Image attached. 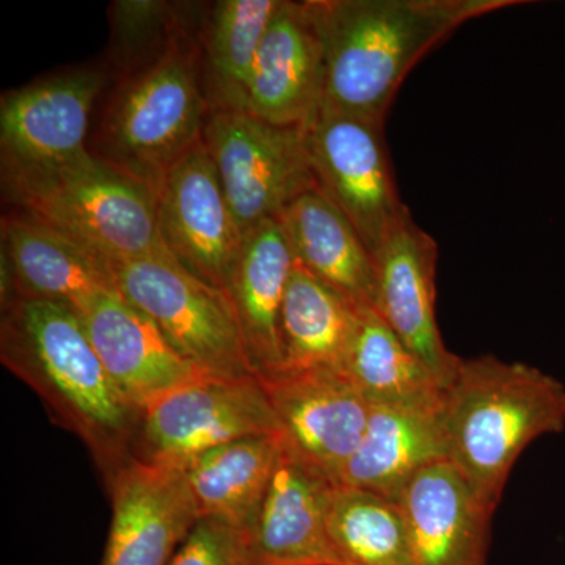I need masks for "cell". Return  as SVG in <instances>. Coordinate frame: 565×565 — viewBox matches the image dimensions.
<instances>
[{"instance_id":"obj_25","label":"cell","mask_w":565,"mask_h":565,"mask_svg":"<svg viewBox=\"0 0 565 565\" xmlns=\"http://www.w3.org/2000/svg\"><path fill=\"white\" fill-rule=\"evenodd\" d=\"M280 0H222L204 28L203 90L210 111H245L256 55Z\"/></svg>"},{"instance_id":"obj_19","label":"cell","mask_w":565,"mask_h":565,"mask_svg":"<svg viewBox=\"0 0 565 565\" xmlns=\"http://www.w3.org/2000/svg\"><path fill=\"white\" fill-rule=\"evenodd\" d=\"M2 258L7 300H44L81 315L96 297L117 289L110 263L24 212L3 217Z\"/></svg>"},{"instance_id":"obj_12","label":"cell","mask_w":565,"mask_h":565,"mask_svg":"<svg viewBox=\"0 0 565 565\" xmlns=\"http://www.w3.org/2000/svg\"><path fill=\"white\" fill-rule=\"evenodd\" d=\"M111 523L102 565H169L200 520L180 465L128 457L109 471Z\"/></svg>"},{"instance_id":"obj_4","label":"cell","mask_w":565,"mask_h":565,"mask_svg":"<svg viewBox=\"0 0 565 565\" xmlns=\"http://www.w3.org/2000/svg\"><path fill=\"white\" fill-rule=\"evenodd\" d=\"M7 199L107 263L169 252L156 192L87 151L58 166L2 170Z\"/></svg>"},{"instance_id":"obj_23","label":"cell","mask_w":565,"mask_h":565,"mask_svg":"<svg viewBox=\"0 0 565 565\" xmlns=\"http://www.w3.org/2000/svg\"><path fill=\"white\" fill-rule=\"evenodd\" d=\"M282 448L281 434L217 446L180 465L200 519L253 533Z\"/></svg>"},{"instance_id":"obj_28","label":"cell","mask_w":565,"mask_h":565,"mask_svg":"<svg viewBox=\"0 0 565 565\" xmlns=\"http://www.w3.org/2000/svg\"><path fill=\"white\" fill-rule=\"evenodd\" d=\"M252 534L215 519H200L169 565H248Z\"/></svg>"},{"instance_id":"obj_21","label":"cell","mask_w":565,"mask_h":565,"mask_svg":"<svg viewBox=\"0 0 565 565\" xmlns=\"http://www.w3.org/2000/svg\"><path fill=\"white\" fill-rule=\"evenodd\" d=\"M294 263L281 218L264 222L244 237L225 289L258 377L275 374L282 366L281 307Z\"/></svg>"},{"instance_id":"obj_7","label":"cell","mask_w":565,"mask_h":565,"mask_svg":"<svg viewBox=\"0 0 565 565\" xmlns=\"http://www.w3.org/2000/svg\"><path fill=\"white\" fill-rule=\"evenodd\" d=\"M202 140L243 237L281 218L296 196L318 184L302 129L269 125L247 111H210Z\"/></svg>"},{"instance_id":"obj_5","label":"cell","mask_w":565,"mask_h":565,"mask_svg":"<svg viewBox=\"0 0 565 565\" xmlns=\"http://www.w3.org/2000/svg\"><path fill=\"white\" fill-rule=\"evenodd\" d=\"M207 115L200 46L173 33L158 61L115 96L93 154L158 192L174 163L202 140Z\"/></svg>"},{"instance_id":"obj_14","label":"cell","mask_w":565,"mask_h":565,"mask_svg":"<svg viewBox=\"0 0 565 565\" xmlns=\"http://www.w3.org/2000/svg\"><path fill=\"white\" fill-rule=\"evenodd\" d=\"M323 41L313 2L280 0L256 55L245 111L308 131L321 114Z\"/></svg>"},{"instance_id":"obj_1","label":"cell","mask_w":565,"mask_h":565,"mask_svg":"<svg viewBox=\"0 0 565 565\" xmlns=\"http://www.w3.org/2000/svg\"><path fill=\"white\" fill-rule=\"evenodd\" d=\"M323 41L321 114L385 122L424 55L465 22L514 0H311Z\"/></svg>"},{"instance_id":"obj_3","label":"cell","mask_w":565,"mask_h":565,"mask_svg":"<svg viewBox=\"0 0 565 565\" xmlns=\"http://www.w3.org/2000/svg\"><path fill=\"white\" fill-rule=\"evenodd\" d=\"M440 415L448 462L497 509L527 446L564 433L565 385L531 364L460 359L441 394Z\"/></svg>"},{"instance_id":"obj_10","label":"cell","mask_w":565,"mask_h":565,"mask_svg":"<svg viewBox=\"0 0 565 565\" xmlns=\"http://www.w3.org/2000/svg\"><path fill=\"white\" fill-rule=\"evenodd\" d=\"M156 212L170 255L200 280L225 291L244 237L203 140L163 178Z\"/></svg>"},{"instance_id":"obj_20","label":"cell","mask_w":565,"mask_h":565,"mask_svg":"<svg viewBox=\"0 0 565 565\" xmlns=\"http://www.w3.org/2000/svg\"><path fill=\"white\" fill-rule=\"evenodd\" d=\"M440 404L371 405L362 441L338 486L396 501L423 468L448 460Z\"/></svg>"},{"instance_id":"obj_8","label":"cell","mask_w":565,"mask_h":565,"mask_svg":"<svg viewBox=\"0 0 565 565\" xmlns=\"http://www.w3.org/2000/svg\"><path fill=\"white\" fill-rule=\"evenodd\" d=\"M281 434L258 375H202L140 412L132 446L150 462L182 465L217 446Z\"/></svg>"},{"instance_id":"obj_22","label":"cell","mask_w":565,"mask_h":565,"mask_svg":"<svg viewBox=\"0 0 565 565\" xmlns=\"http://www.w3.org/2000/svg\"><path fill=\"white\" fill-rule=\"evenodd\" d=\"M294 258L355 308H375V262L352 223L318 184L281 215Z\"/></svg>"},{"instance_id":"obj_13","label":"cell","mask_w":565,"mask_h":565,"mask_svg":"<svg viewBox=\"0 0 565 565\" xmlns=\"http://www.w3.org/2000/svg\"><path fill=\"white\" fill-rule=\"evenodd\" d=\"M103 87L99 71L77 70L6 93L0 103L2 170L58 166L85 154Z\"/></svg>"},{"instance_id":"obj_24","label":"cell","mask_w":565,"mask_h":565,"mask_svg":"<svg viewBox=\"0 0 565 565\" xmlns=\"http://www.w3.org/2000/svg\"><path fill=\"white\" fill-rule=\"evenodd\" d=\"M340 371L371 405L438 404L445 390L375 308L359 310Z\"/></svg>"},{"instance_id":"obj_11","label":"cell","mask_w":565,"mask_h":565,"mask_svg":"<svg viewBox=\"0 0 565 565\" xmlns=\"http://www.w3.org/2000/svg\"><path fill=\"white\" fill-rule=\"evenodd\" d=\"M262 379L285 444L340 484L345 463L359 448L371 404L341 371L332 367L280 370Z\"/></svg>"},{"instance_id":"obj_17","label":"cell","mask_w":565,"mask_h":565,"mask_svg":"<svg viewBox=\"0 0 565 565\" xmlns=\"http://www.w3.org/2000/svg\"><path fill=\"white\" fill-rule=\"evenodd\" d=\"M79 318L111 381L137 411L206 375L117 289L96 297Z\"/></svg>"},{"instance_id":"obj_2","label":"cell","mask_w":565,"mask_h":565,"mask_svg":"<svg viewBox=\"0 0 565 565\" xmlns=\"http://www.w3.org/2000/svg\"><path fill=\"white\" fill-rule=\"evenodd\" d=\"M0 352L3 364L40 393L107 473L132 456L140 411L111 381L79 315L11 297L3 305Z\"/></svg>"},{"instance_id":"obj_29","label":"cell","mask_w":565,"mask_h":565,"mask_svg":"<svg viewBox=\"0 0 565 565\" xmlns=\"http://www.w3.org/2000/svg\"><path fill=\"white\" fill-rule=\"evenodd\" d=\"M114 10L118 35L129 43L150 39L152 33L159 31L169 20V6L162 2H118L115 3Z\"/></svg>"},{"instance_id":"obj_16","label":"cell","mask_w":565,"mask_h":565,"mask_svg":"<svg viewBox=\"0 0 565 565\" xmlns=\"http://www.w3.org/2000/svg\"><path fill=\"white\" fill-rule=\"evenodd\" d=\"M396 504L419 565H492L490 531L497 509L448 460L416 473Z\"/></svg>"},{"instance_id":"obj_27","label":"cell","mask_w":565,"mask_h":565,"mask_svg":"<svg viewBox=\"0 0 565 565\" xmlns=\"http://www.w3.org/2000/svg\"><path fill=\"white\" fill-rule=\"evenodd\" d=\"M329 527L344 565H419L399 505L381 494L334 487Z\"/></svg>"},{"instance_id":"obj_15","label":"cell","mask_w":565,"mask_h":565,"mask_svg":"<svg viewBox=\"0 0 565 565\" xmlns=\"http://www.w3.org/2000/svg\"><path fill=\"white\" fill-rule=\"evenodd\" d=\"M375 311L444 386L460 356L449 352L438 329V245L416 225L412 214L394 226L374 255Z\"/></svg>"},{"instance_id":"obj_26","label":"cell","mask_w":565,"mask_h":565,"mask_svg":"<svg viewBox=\"0 0 565 565\" xmlns=\"http://www.w3.org/2000/svg\"><path fill=\"white\" fill-rule=\"evenodd\" d=\"M356 315L359 308L299 263H294L281 307V370L332 367L340 371Z\"/></svg>"},{"instance_id":"obj_9","label":"cell","mask_w":565,"mask_h":565,"mask_svg":"<svg viewBox=\"0 0 565 565\" xmlns=\"http://www.w3.org/2000/svg\"><path fill=\"white\" fill-rule=\"evenodd\" d=\"M385 122L319 115L307 131L316 181L375 255L404 217L386 147Z\"/></svg>"},{"instance_id":"obj_6","label":"cell","mask_w":565,"mask_h":565,"mask_svg":"<svg viewBox=\"0 0 565 565\" xmlns=\"http://www.w3.org/2000/svg\"><path fill=\"white\" fill-rule=\"evenodd\" d=\"M110 269L117 291L196 370L215 377L258 375L226 291L200 280L169 252L114 263Z\"/></svg>"},{"instance_id":"obj_18","label":"cell","mask_w":565,"mask_h":565,"mask_svg":"<svg viewBox=\"0 0 565 565\" xmlns=\"http://www.w3.org/2000/svg\"><path fill=\"white\" fill-rule=\"evenodd\" d=\"M333 484L282 440L280 459L252 533V563L344 565L330 535Z\"/></svg>"},{"instance_id":"obj_30","label":"cell","mask_w":565,"mask_h":565,"mask_svg":"<svg viewBox=\"0 0 565 565\" xmlns=\"http://www.w3.org/2000/svg\"><path fill=\"white\" fill-rule=\"evenodd\" d=\"M248 565H258V564H253V563H250V564H248Z\"/></svg>"}]
</instances>
